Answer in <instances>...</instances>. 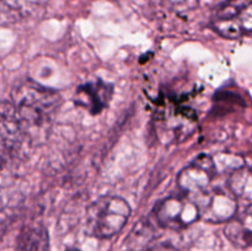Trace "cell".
<instances>
[{"label": "cell", "mask_w": 252, "mask_h": 251, "mask_svg": "<svg viewBox=\"0 0 252 251\" xmlns=\"http://www.w3.org/2000/svg\"><path fill=\"white\" fill-rule=\"evenodd\" d=\"M33 0H1V14L2 19L9 17V21L14 19L27 15L31 11Z\"/></svg>", "instance_id": "12"}, {"label": "cell", "mask_w": 252, "mask_h": 251, "mask_svg": "<svg viewBox=\"0 0 252 251\" xmlns=\"http://www.w3.org/2000/svg\"><path fill=\"white\" fill-rule=\"evenodd\" d=\"M212 29L224 38L235 39L252 32V0H228L212 16Z\"/></svg>", "instance_id": "3"}, {"label": "cell", "mask_w": 252, "mask_h": 251, "mask_svg": "<svg viewBox=\"0 0 252 251\" xmlns=\"http://www.w3.org/2000/svg\"><path fill=\"white\" fill-rule=\"evenodd\" d=\"M130 213L132 208L125 198L105 194L95 199L88 208L86 228L95 238H112L125 228Z\"/></svg>", "instance_id": "2"}, {"label": "cell", "mask_w": 252, "mask_h": 251, "mask_svg": "<svg viewBox=\"0 0 252 251\" xmlns=\"http://www.w3.org/2000/svg\"><path fill=\"white\" fill-rule=\"evenodd\" d=\"M245 164L235 167L228 179V188L240 198L252 201V157H245Z\"/></svg>", "instance_id": "11"}, {"label": "cell", "mask_w": 252, "mask_h": 251, "mask_svg": "<svg viewBox=\"0 0 252 251\" xmlns=\"http://www.w3.org/2000/svg\"><path fill=\"white\" fill-rule=\"evenodd\" d=\"M160 122L162 133L167 134V143L185 140L193 133L197 125L196 116L189 108H172L162 112Z\"/></svg>", "instance_id": "8"}, {"label": "cell", "mask_w": 252, "mask_h": 251, "mask_svg": "<svg viewBox=\"0 0 252 251\" xmlns=\"http://www.w3.org/2000/svg\"><path fill=\"white\" fill-rule=\"evenodd\" d=\"M154 216L162 228L181 230L196 223L199 217L196 201L189 196L166 197L155 206Z\"/></svg>", "instance_id": "4"}, {"label": "cell", "mask_w": 252, "mask_h": 251, "mask_svg": "<svg viewBox=\"0 0 252 251\" xmlns=\"http://www.w3.org/2000/svg\"><path fill=\"white\" fill-rule=\"evenodd\" d=\"M167 7L176 12H185L196 9L198 6V0H162Z\"/></svg>", "instance_id": "13"}, {"label": "cell", "mask_w": 252, "mask_h": 251, "mask_svg": "<svg viewBox=\"0 0 252 251\" xmlns=\"http://www.w3.org/2000/svg\"><path fill=\"white\" fill-rule=\"evenodd\" d=\"M218 166L213 157L199 154L177 175V185L187 196H198L209 188Z\"/></svg>", "instance_id": "6"}, {"label": "cell", "mask_w": 252, "mask_h": 251, "mask_svg": "<svg viewBox=\"0 0 252 251\" xmlns=\"http://www.w3.org/2000/svg\"><path fill=\"white\" fill-rule=\"evenodd\" d=\"M112 95V84L98 79L79 85L74 94V102L95 116L102 112L110 105Z\"/></svg>", "instance_id": "7"}, {"label": "cell", "mask_w": 252, "mask_h": 251, "mask_svg": "<svg viewBox=\"0 0 252 251\" xmlns=\"http://www.w3.org/2000/svg\"><path fill=\"white\" fill-rule=\"evenodd\" d=\"M6 103L24 132L51 122L61 105V96L54 90L29 80L12 90L11 101H6Z\"/></svg>", "instance_id": "1"}, {"label": "cell", "mask_w": 252, "mask_h": 251, "mask_svg": "<svg viewBox=\"0 0 252 251\" xmlns=\"http://www.w3.org/2000/svg\"><path fill=\"white\" fill-rule=\"evenodd\" d=\"M145 251H180V250H177L175 246L169 245V244H160V245H155Z\"/></svg>", "instance_id": "14"}, {"label": "cell", "mask_w": 252, "mask_h": 251, "mask_svg": "<svg viewBox=\"0 0 252 251\" xmlns=\"http://www.w3.org/2000/svg\"><path fill=\"white\" fill-rule=\"evenodd\" d=\"M15 251H49V235L41 224L25 226L19 234Z\"/></svg>", "instance_id": "10"}, {"label": "cell", "mask_w": 252, "mask_h": 251, "mask_svg": "<svg viewBox=\"0 0 252 251\" xmlns=\"http://www.w3.org/2000/svg\"><path fill=\"white\" fill-rule=\"evenodd\" d=\"M225 236L238 248L252 246V203L226 223Z\"/></svg>", "instance_id": "9"}, {"label": "cell", "mask_w": 252, "mask_h": 251, "mask_svg": "<svg viewBox=\"0 0 252 251\" xmlns=\"http://www.w3.org/2000/svg\"><path fill=\"white\" fill-rule=\"evenodd\" d=\"M65 251H80V250H79V249H76V248H68Z\"/></svg>", "instance_id": "15"}, {"label": "cell", "mask_w": 252, "mask_h": 251, "mask_svg": "<svg viewBox=\"0 0 252 251\" xmlns=\"http://www.w3.org/2000/svg\"><path fill=\"white\" fill-rule=\"evenodd\" d=\"M202 220L213 224L228 223L238 212L236 196L229 188H212L194 199Z\"/></svg>", "instance_id": "5"}]
</instances>
